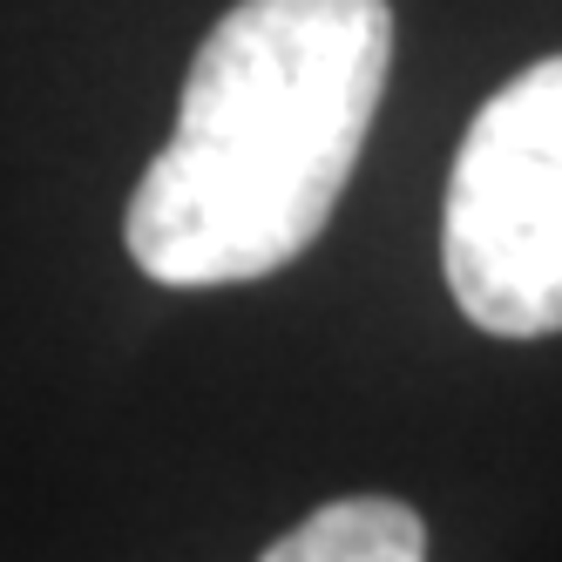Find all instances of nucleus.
I'll list each match as a JSON object with an SVG mask.
<instances>
[{
    "instance_id": "1",
    "label": "nucleus",
    "mask_w": 562,
    "mask_h": 562,
    "mask_svg": "<svg viewBox=\"0 0 562 562\" xmlns=\"http://www.w3.org/2000/svg\"><path fill=\"white\" fill-rule=\"evenodd\" d=\"M386 0H237L204 34L123 245L177 292L285 271L352 183L386 95Z\"/></svg>"
},
{
    "instance_id": "2",
    "label": "nucleus",
    "mask_w": 562,
    "mask_h": 562,
    "mask_svg": "<svg viewBox=\"0 0 562 562\" xmlns=\"http://www.w3.org/2000/svg\"><path fill=\"white\" fill-rule=\"evenodd\" d=\"M440 271L495 339L562 333V55L521 68L461 136Z\"/></svg>"
},
{
    "instance_id": "3",
    "label": "nucleus",
    "mask_w": 562,
    "mask_h": 562,
    "mask_svg": "<svg viewBox=\"0 0 562 562\" xmlns=\"http://www.w3.org/2000/svg\"><path fill=\"white\" fill-rule=\"evenodd\" d=\"M258 562H427V529L407 502L346 495V502L312 508Z\"/></svg>"
}]
</instances>
